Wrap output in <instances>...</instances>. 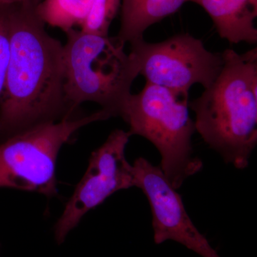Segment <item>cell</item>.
<instances>
[{
    "instance_id": "obj_9",
    "label": "cell",
    "mask_w": 257,
    "mask_h": 257,
    "mask_svg": "<svg viewBox=\"0 0 257 257\" xmlns=\"http://www.w3.org/2000/svg\"><path fill=\"white\" fill-rule=\"evenodd\" d=\"M210 16L219 36L231 44L257 43V0H190Z\"/></svg>"
},
{
    "instance_id": "obj_7",
    "label": "cell",
    "mask_w": 257,
    "mask_h": 257,
    "mask_svg": "<svg viewBox=\"0 0 257 257\" xmlns=\"http://www.w3.org/2000/svg\"><path fill=\"white\" fill-rule=\"evenodd\" d=\"M131 137L128 131L115 130L92 152L85 173L56 222L54 234L59 244L87 212L115 192L135 187L133 166L125 156Z\"/></svg>"
},
{
    "instance_id": "obj_3",
    "label": "cell",
    "mask_w": 257,
    "mask_h": 257,
    "mask_svg": "<svg viewBox=\"0 0 257 257\" xmlns=\"http://www.w3.org/2000/svg\"><path fill=\"white\" fill-rule=\"evenodd\" d=\"M64 45V93L67 113L80 104H99L112 116H119L140 75L138 61L126 53L125 44L115 37L72 29Z\"/></svg>"
},
{
    "instance_id": "obj_10",
    "label": "cell",
    "mask_w": 257,
    "mask_h": 257,
    "mask_svg": "<svg viewBox=\"0 0 257 257\" xmlns=\"http://www.w3.org/2000/svg\"><path fill=\"white\" fill-rule=\"evenodd\" d=\"M188 2L190 0H121L116 37L130 45L143 40L147 29L174 14Z\"/></svg>"
},
{
    "instance_id": "obj_1",
    "label": "cell",
    "mask_w": 257,
    "mask_h": 257,
    "mask_svg": "<svg viewBox=\"0 0 257 257\" xmlns=\"http://www.w3.org/2000/svg\"><path fill=\"white\" fill-rule=\"evenodd\" d=\"M38 2L10 5V58L0 98V133L57 121L67 113L64 45L47 32Z\"/></svg>"
},
{
    "instance_id": "obj_11",
    "label": "cell",
    "mask_w": 257,
    "mask_h": 257,
    "mask_svg": "<svg viewBox=\"0 0 257 257\" xmlns=\"http://www.w3.org/2000/svg\"><path fill=\"white\" fill-rule=\"evenodd\" d=\"M92 0H40L36 4L39 18L45 25L65 33L85 23Z\"/></svg>"
},
{
    "instance_id": "obj_5",
    "label": "cell",
    "mask_w": 257,
    "mask_h": 257,
    "mask_svg": "<svg viewBox=\"0 0 257 257\" xmlns=\"http://www.w3.org/2000/svg\"><path fill=\"white\" fill-rule=\"evenodd\" d=\"M111 117L101 109L82 117L66 116L10 135L0 143V188L54 197L57 193L56 164L61 149L80 128Z\"/></svg>"
},
{
    "instance_id": "obj_14",
    "label": "cell",
    "mask_w": 257,
    "mask_h": 257,
    "mask_svg": "<svg viewBox=\"0 0 257 257\" xmlns=\"http://www.w3.org/2000/svg\"><path fill=\"white\" fill-rule=\"evenodd\" d=\"M40 0H0L3 4H16V3H25V2H40Z\"/></svg>"
},
{
    "instance_id": "obj_12",
    "label": "cell",
    "mask_w": 257,
    "mask_h": 257,
    "mask_svg": "<svg viewBox=\"0 0 257 257\" xmlns=\"http://www.w3.org/2000/svg\"><path fill=\"white\" fill-rule=\"evenodd\" d=\"M121 0H92L90 13L82 31L107 36L111 24L121 7Z\"/></svg>"
},
{
    "instance_id": "obj_8",
    "label": "cell",
    "mask_w": 257,
    "mask_h": 257,
    "mask_svg": "<svg viewBox=\"0 0 257 257\" xmlns=\"http://www.w3.org/2000/svg\"><path fill=\"white\" fill-rule=\"evenodd\" d=\"M135 187L141 189L150 203L154 241L181 243L202 257H221L196 227L177 189L171 185L160 166L140 157L133 165Z\"/></svg>"
},
{
    "instance_id": "obj_2",
    "label": "cell",
    "mask_w": 257,
    "mask_h": 257,
    "mask_svg": "<svg viewBox=\"0 0 257 257\" xmlns=\"http://www.w3.org/2000/svg\"><path fill=\"white\" fill-rule=\"evenodd\" d=\"M222 53L219 75L189 106L204 143L226 164L243 170L257 145V48Z\"/></svg>"
},
{
    "instance_id": "obj_6",
    "label": "cell",
    "mask_w": 257,
    "mask_h": 257,
    "mask_svg": "<svg viewBox=\"0 0 257 257\" xmlns=\"http://www.w3.org/2000/svg\"><path fill=\"white\" fill-rule=\"evenodd\" d=\"M140 74L146 82L189 92L195 84L204 89L215 80L224 64L222 52L207 50L202 40L188 33L173 35L165 41L131 44Z\"/></svg>"
},
{
    "instance_id": "obj_13",
    "label": "cell",
    "mask_w": 257,
    "mask_h": 257,
    "mask_svg": "<svg viewBox=\"0 0 257 257\" xmlns=\"http://www.w3.org/2000/svg\"><path fill=\"white\" fill-rule=\"evenodd\" d=\"M10 5L0 3V98L4 89L9 63Z\"/></svg>"
},
{
    "instance_id": "obj_4",
    "label": "cell",
    "mask_w": 257,
    "mask_h": 257,
    "mask_svg": "<svg viewBox=\"0 0 257 257\" xmlns=\"http://www.w3.org/2000/svg\"><path fill=\"white\" fill-rule=\"evenodd\" d=\"M189 108V92L146 82L141 92L128 95L119 112L131 136L143 137L156 147L161 170L177 190L203 167L193 152L196 128Z\"/></svg>"
}]
</instances>
